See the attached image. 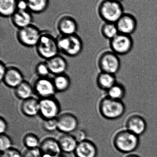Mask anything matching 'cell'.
<instances>
[{"label":"cell","instance_id":"obj_1","mask_svg":"<svg viewBox=\"0 0 157 157\" xmlns=\"http://www.w3.org/2000/svg\"><path fill=\"white\" fill-rule=\"evenodd\" d=\"M38 55L46 61L59 54L57 38L47 31H41L39 40L35 47Z\"/></svg>","mask_w":157,"mask_h":157},{"label":"cell","instance_id":"obj_2","mask_svg":"<svg viewBox=\"0 0 157 157\" xmlns=\"http://www.w3.org/2000/svg\"><path fill=\"white\" fill-rule=\"evenodd\" d=\"M57 41L60 52L68 57H77L83 51V40L77 34L72 36L60 35L57 38Z\"/></svg>","mask_w":157,"mask_h":157},{"label":"cell","instance_id":"obj_3","mask_svg":"<svg viewBox=\"0 0 157 157\" xmlns=\"http://www.w3.org/2000/svg\"><path fill=\"white\" fill-rule=\"evenodd\" d=\"M98 111L104 118L115 120L123 115L125 112V106L122 101L112 99L106 96L100 100Z\"/></svg>","mask_w":157,"mask_h":157},{"label":"cell","instance_id":"obj_4","mask_svg":"<svg viewBox=\"0 0 157 157\" xmlns=\"http://www.w3.org/2000/svg\"><path fill=\"white\" fill-rule=\"evenodd\" d=\"M100 17L108 23H116L124 13L121 3L111 0H103L98 8Z\"/></svg>","mask_w":157,"mask_h":157},{"label":"cell","instance_id":"obj_5","mask_svg":"<svg viewBox=\"0 0 157 157\" xmlns=\"http://www.w3.org/2000/svg\"><path fill=\"white\" fill-rule=\"evenodd\" d=\"M139 142V136L127 130L121 131L114 138V144L116 148L126 154L135 151L138 147Z\"/></svg>","mask_w":157,"mask_h":157},{"label":"cell","instance_id":"obj_6","mask_svg":"<svg viewBox=\"0 0 157 157\" xmlns=\"http://www.w3.org/2000/svg\"><path fill=\"white\" fill-rule=\"evenodd\" d=\"M120 65L119 55L112 50L103 52L98 59V67L103 72L115 75L120 71Z\"/></svg>","mask_w":157,"mask_h":157},{"label":"cell","instance_id":"obj_7","mask_svg":"<svg viewBox=\"0 0 157 157\" xmlns=\"http://www.w3.org/2000/svg\"><path fill=\"white\" fill-rule=\"evenodd\" d=\"M41 31L33 24L18 29L16 37L18 42L26 48L36 47L39 40Z\"/></svg>","mask_w":157,"mask_h":157},{"label":"cell","instance_id":"obj_8","mask_svg":"<svg viewBox=\"0 0 157 157\" xmlns=\"http://www.w3.org/2000/svg\"><path fill=\"white\" fill-rule=\"evenodd\" d=\"M61 111V104L55 97L39 99V115L43 120L57 119Z\"/></svg>","mask_w":157,"mask_h":157},{"label":"cell","instance_id":"obj_9","mask_svg":"<svg viewBox=\"0 0 157 157\" xmlns=\"http://www.w3.org/2000/svg\"><path fill=\"white\" fill-rule=\"evenodd\" d=\"M133 44L131 36L121 33L110 40L112 50L119 55H125L129 53L131 50Z\"/></svg>","mask_w":157,"mask_h":157},{"label":"cell","instance_id":"obj_10","mask_svg":"<svg viewBox=\"0 0 157 157\" xmlns=\"http://www.w3.org/2000/svg\"><path fill=\"white\" fill-rule=\"evenodd\" d=\"M34 94L39 99L54 97L56 93L53 79L49 77H38L33 85Z\"/></svg>","mask_w":157,"mask_h":157},{"label":"cell","instance_id":"obj_11","mask_svg":"<svg viewBox=\"0 0 157 157\" xmlns=\"http://www.w3.org/2000/svg\"><path fill=\"white\" fill-rule=\"evenodd\" d=\"M58 130L68 134L73 132L78 125V120L76 116L70 113L61 114L57 118Z\"/></svg>","mask_w":157,"mask_h":157},{"label":"cell","instance_id":"obj_12","mask_svg":"<svg viewBox=\"0 0 157 157\" xmlns=\"http://www.w3.org/2000/svg\"><path fill=\"white\" fill-rule=\"evenodd\" d=\"M119 33L132 36L136 31L137 21L134 16L124 13L116 23Z\"/></svg>","mask_w":157,"mask_h":157},{"label":"cell","instance_id":"obj_13","mask_svg":"<svg viewBox=\"0 0 157 157\" xmlns=\"http://www.w3.org/2000/svg\"><path fill=\"white\" fill-rule=\"evenodd\" d=\"M23 73L17 67H7V71L2 82L6 86L14 89L25 81Z\"/></svg>","mask_w":157,"mask_h":157},{"label":"cell","instance_id":"obj_14","mask_svg":"<svg viewBox=\"0 0 157 157\" xmlns=\"http://www.w3.org/2000/svg\"><path fill=\"white\" fill-rule=\"evenodd\" d=\"M39 151L41 157H58L61 150L58 142L53 138H49L42 141Z\"/></svg>","mask_w":157,"mask_h":157},{"label":"cell","instance_id":"obj_15","mask_svg":"<svg viewBox=\"0 0 157 157\" xmlns=\"http://www.w3.org/2000/svg\"><path fill=\"white\" fill-rule=\"evenodd\" d=\"M78 25L74 18L69 16H65L60 18L57 24V28L60 34L64 36H72L77 34Z\"/></svg>","mask_w":157,"mask_h":157},{"label":"cell","instance_id":"obj_16","mask_svg":"<svg viewBox=\"0 0 157 157\" xmlns=\"http://www.w3.org/2000/svg\"><path fill=\"white\" fill-rule=\"evenodd\" d=\"M127 130L140 136L145 132L147 123L143 117L139 114H134L128 119L126 124Z\"/></svg>","mask_w":157,"mask_h":157},{"label":"cell","instance_id":"obj_17","mask_svg":"<svg viewBox=\"0 0 157 157\" xmlns=\"http://www.w3.org/2000/svg\"><path fill=\"white\" fill-rule=\"evenodd\" d=\"M51 74L55 75L65 74L68 69L67 60L61 55H56L55 57L46 61Z\"/></svg>","mask_w":157,"mask_h":157},{"label":"cell","instance_id":"obj_18","mask_svg":"<svg viewBox=\"0 0 157 157\" xmlns=\"http://www.w3.org/2000/svg\"><path fill=\"white\" fill-rule=\"evenodd\" d=\"M23 115L29 118L39 115V99L32 97L22 101L20 107Z\"/></svg>","mask_w":157,"mask_h":157},{"label":"cell","instance_id":"obj_19","mask_svg":"<svg viewBox=\"0 0 157 157\" xmlns=\"http://www.w3.org/2000/svg\"><path fill=\"white\" fill-rule=\"evenodd\" d=\"M11 18L13 25L18 29L32 25L33 17L29 10H17Z\"/></svg>","mask_w":157,"mask_h":157},{"label":"cell","instance_id":"obj_20","mask_svg":"<svg viewBox=\"0 0 157 157\" xmlns=\"http://www.w3.org/2000/svg\"><path fill=\"white\" fill-rule=\"evenodd\" d=\"M75 153L77 157H96L98 149L93 142L85 140L78 143Z\"/></svg>","mask_w":157,"mask_h":157},{"label":"cell","instance_id":"obj_21","mask_svg":"<svg viewBox=\"0 0 157 157\" xmlns=\"http://www.w3.org/2000/svg\"><path fill=\"white\" fill-rule=\"evenodd\" d=\"M117 83L115 75L100 71L97 75L96 84L99 89L107 91Z\"/></svg>","mask_w":157,"mask_h":157},{"label":"cell","instance_id":"obj_22","mask_svg":"<svg viewBox=\"0 0 157 157\" xmlns=\"http://www.w3.org/2000/svg\"><path fill=\"white\" fill-rule=\"evenodd\" d=\"M14 92L16 97L22 101L32 98L34 94L33 85L26 80L15 88Z\"/></svg>","mask_w":157,"mask_h":157},{"label":"cell","instance_id":"obj_23","mask_svg":"<svg viewBox=\"0 0 157 157\" xmlns=\"http://www.w3.org/2000/svg\"><path fill=\"white\" fill-rule=\"evenodd\" d=\"M17 11V0H0V14L4 18L11 17Z\"/></svg>","mask_w":157,"mask_h":157},{"label":"cell","instance_id":"obj_24","mask_svg":"<svg viewBox=\"0 0 157 157\" xmlns=\"http://www.w3.org/2000/svg\"><path fill=\"white\" fill-rule=\"evenodd\" d=\"M59 145L61 150L65 153H71L75 151L78 143L77 142L72 135L68 134L62 136L59 141Z\"/></svg>","mask_w":157,"mask_h":157},{"label":"cell","instance_id":"obj_25","mask_svg":"<svg viewBox=\"0 0 157 157\" xmlns=\"http://www.w3.org/2000/svg\"><path fill=\"white\" fill-rule=\"evenodd\" d=\"M53 81L57 92L67 91L70 88L72 83L71 78L65 73L55 75Z\"/></svg>","mask_w":157,"mask_h":157},{"label":"cell","instance_id":"obj_26","mask_svg":"<svg viewBox=\"0 0 157 157\" xmlns=\"http://www.w3.org/2000/svg\"><path fill=\"white\" fill-rule=\"evenodd\" d=\"M28 10L31 13L39 14L45 12L49 7V0H26Z\"/></svg>","mask_w":157,"mask_h":157},{"label":"cell","instance_id":"obj_27","mask_svg":"<svg viewBox=\"0 0 157 157\" xmlns=\"http://www.w3.org/2000/svg\"><path fill=\"white\" fill-rule=\"evenodd\" d=\"M107 96L112 99L122 101L126 94V90L122 84L117 82L106 91Z\"/></svg>","mask_w":157,"mask_h":157},{"label":"cell","instance_id":"obj_28","mask_svg":"<svg viewBox=\"0 0 157 157\" xmlns=\"http://www.w3.org/2000/svg\"><path fill=\"white\" fill-rule=\"evenodd\" d=\"M100 32L102 36L107 40H111L119 34L116 23L105 22L101 26Z\"/></svg>","mask_w":157,"mask_h":157},{"label":"cell","instance_id":"obj_29","mask_svg":"<svg viewBox=\"0 0 157 157\" xmlns=\"http://www.w3.org/2000/svg\"><path fill=\"white\" fill-rule=\"evenodd\" d=\"M35 72L38 77L40 78L49 77V75L51 74L46 62H41L37 63L35 67Z\"/></svg>","mask_w":157,"mask_h":157},{"label":"cell","instance_id":"obj_30","mask_svg":"<svg viewBox=\"0 0 157 157\" xmlns=\"http://www.w3.org/2000/svg\"><path fill=\"white\" fill-rule=\"evenodd\" d=\"M24 144L29 149H35L39 145L38 137L33 134H28L24 137Z\"/></svg>","mask_w":157,"mask_h":157},{"label":"cell","instance_id":"obj_31","mask_svg":"<svg viewBox=\"0 0 157 157\" xmlns=\"http://www.w3.org/2000/svg\"><path fill=\"white\" fill-rule=\"evenodd\" d=\"M42 127L46 131L53 132L58 130L57 119L43 120Z\"/></svg>","mask_w":157,"mask_h":157},{"label":"cell","instance_id":"obj_32","mask_svg":"<svg viewBox=\"0 0 157 157\" xmlns=\"http://www.w3.org/2000/svg\"><path fill=\"white\" fill-rule=\"evenodd\" d=\"M0 144H1V151L2 152L6 151L10 149L12 145V141L9 136L3 134H1L0 137Z\"/></svg>","mask_w":157,"mask_h":157},{"label":"cell","instance_id":"obj_33","mask_svg":"<svg viewBox=\"0 0 157 157\" xmlns=\"http://www.w3.org/2000/svg\"><path fill=\"white\" fill-rule=\"evenodd\" d=\"M72 135L78 144L85 140L86 136L85 132L83 130H79V129H77L73 132L72 133Z\"/></svg>","mask_w":157,"mask_h":157},{"label":"cell","instance_id":"obj_34","mask_svg":"<svg viewBox=\"0 0 157 157\" xmlns=\"http://www.w3.org/2000/svg\"><path fill=\"white\" fill-rule=\"evenodd\" d=\"M1 157H23L19 151L14 148H10L2 152Z\"/></svg>","mask_w":157,"mask_h":157},{"label":"cell","instance_id":"obj_35","mask_svg":"<svg viewBox=\"0 0 157 157\" xmlns=\"http://www.w3.org/2000/svg\"><path fill=\"white\" fill-rule=\"evenodd\" d=\"M23 157H41L39 149H28L23 155Z\"/></svg>","mask_w":157,"mask_h":157},{"label":"cell","instance_id":"obj_36","mask_svg":"<svg viewBox=\"0 0 157 157\" xmlns=\"http://www.w3.org/2000/svg\"><path fill=\"white\" fill-rule=\"evenodd\" d=\"M17 10H29L26 0H17Z\"/></svg>","mask_w":157,"mask_h":157},{"label":"cell","instance_id":"obj_37","mask_svg":"<svg viewBox=\"0 0 157 157\" xmlns=\"http://www.w3.org/2000/svg\"><path fill=\"white\" fill-rule=\"evenodd\" d=\"M7 123L4 118L1 117L0 118V132L1 134H3L7 129Z\"/></svg>","mask_w":157,"mask_h":157},{"label":"cell","instance_id":"obj_38","mask_svg":"<svg viewBox=\"0 0 157 157\" xmlns=\"http://www.w3.org/2000/svg\"><path fill=\"white\" fill-rule=\"evenodd\" d=\"M7 67L6 66L4 63L1 61L0 63V80L1 82L4 77L7 71Z\"/></svg>","mask_w":157,"mask_h":157},{"label":"cell","instance_id":"obj_39","mask_svg":"<svg viewBox=\"0 0 157 157\" xmlns=\"http://www.w3.org/2000/svg\"><path fill=\"white\" fill-rule=\"evenodd\" d=\"M126 157H140L139 156L137 155H135V154H132V153H131L130 155L127 156Z\"/></svg>","mask_w":157,"mask_h":157},{"label":"cell","instance_id":"obj_40","mask_svg":"<svg viewBox=\"0 0 157 157\" xmlns=\"http://www.w3.org/2000/svg\"><path fill=\"white\" fill-rule=\"evenodd\" d=\"M111 1H115V2H121L123 0H111Z\"/></svg>","mask_w":157,"mask_h":157}]
</instances>
